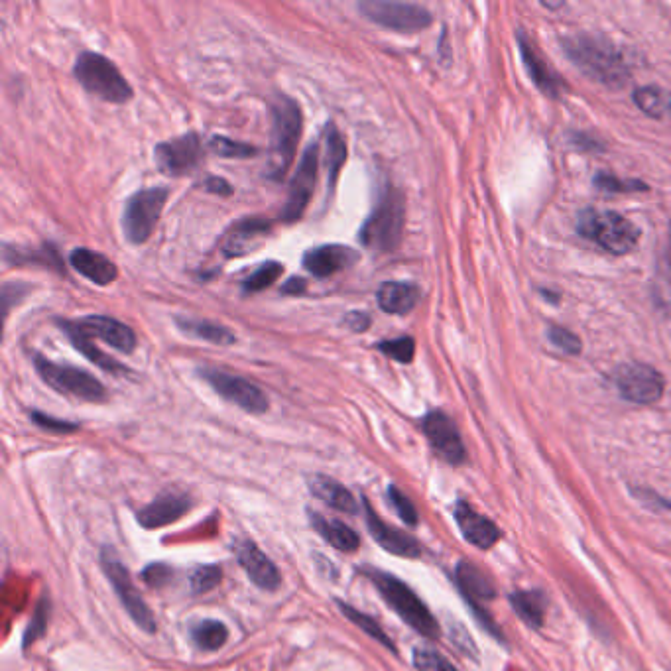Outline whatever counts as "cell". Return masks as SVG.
<instances>
[{"label": "cell", "mask_w": 671, "mask_h": 671, "mask_svg": "<svg viewBox=\"0 0 671 671\" xmlns=\"http://www.w3.org/2000/svg\"><path fill=\"white\" fill-rule=\"evenodd\" d=\"M561 46L565 56L593 81L607 87H622L628 81L630 67L609 40L577 32L561 38Z\"/></svg>", "instance_id": "obj_1"}, {"label": "cell", "mask_w": 671, "mask_h": 671, "mask_svg": "<svg viewBox=\"0 0 671 671\" xmlns=\"http://www.w3.org/2000/svg\"><path fill=\"white\" fill-rule=\"evenodd\" d=\"M302 124L300 105L288 95H278L272 103V142L266 164V176L270 180L282 182L286 178L298 152Z\"/></svg>", "instance_id": "obj_2"}, {"label": "cell", "mask_w": 671, "mask_h": 671, "mask_svg": "<svg viewBox=\"0 0 671 671\" xmlns=\"http://www.w3.org/2000/svg\"><path fill=\"white\" fill-rule=\"evenodd\" d=\"M366 577L376 587L384 603L394 610L408 626H412L416 632H420L426 638H437L439 636V624L435 616L429 612L424 601L398 577L378 571V569H365Z\"/></svg>", "instance_id": "obj_3"}, {"label": "cell", "mask_w": 671, "mask_h": 671, "mask_svg": "<svg viewBox=\"0 0 671 671\" xmlns=\"http://www.w3.org/2000/svg\"><path fill=\"white\" fill-rule=\"evenodd\" d=\"M406 221L404 195L396 187H386L378 197L374 211L361 229V243L374 252H394L402 241Z\"/></svg>", "instance_id": "obj_4"}, {"label": "cell", "mask_w": 671, "mask_h": 671, "mask_svg": "<svg viewBox=\"0 0 671 671\" xmlns=\"http://www.w3.org/2000/svg\"><path fill=\"white\" fill-rule=\"evenodd\" d=\"M577 231L583 239L610 254H628L640 241V229L614 211L585 209L577 217Z\"/></svg>", "instance_id": "obj_5"}, {"label": "cell", "mask_w": 671, "mask_h": 671, "mask_svg": "<svg viewBox=\"0 0 671 671\" xmlns=\"http://www.w3.org/2000/svg\"><path fill=\"white\" fill-rule=\"evenodd\" d=\"M73 75L87 93L107 103L122 105L132 99V87L122 77L119 67L101 54L83 52L75 61Z\"/></svg>", "instance_id": "obj_6"}, {"label": "cell", "mask_w": 671, "mask_h": 671, "mask_svg": "<svg viewBox=\"0 0 671 671\" xmlns=\"http://www.w3.org/2000/svg\"><path fill=\"white\" fill-rule=\"evenodd\" d=\"M168 197V187H148L128 197L122 213V231L128 243L144 244L152 237Z\"/></svg>", "instance_id": "obj_7"}, {"label": "cell", "mask_w": 671, "mask_h": 671, "mask_svg": "<svg viewBox=\"0 0 671 671\" xmlns=\"http://www.w3.org/2000/svg\"><path fill=\"white\" fill-rule=\"evenodd\" d=\"M34 368L40 378L54 390L65 396L79 398L83 402H105L107 388L87 370L77 366L58 365L40 353H34Z\"/></svg>", "instance_id": "obj_8"}, {"label": "cell", "mask_w": 671, "mask_h": 671, "mask_svg": "<svg viewBox=\"0 0 671 671\" xmlns=\"http://www.w3.org/2000/svg\"><path fill=\"white\" fill-rule=\"evenodd\" d=\"M197 374L227 402L239 406L244 412L248 414H264L268 410V398L264 396V392L250 380H246L243 376H235L229 374L221 368H213V366H205V368H197Z\"/></svg>", "instance_id": "obj_9"}, {"label": "cell", "mask_w": 671, "mask_h": 671, "mask_svg": "<svg viewBox=\"0 0 671 671\" xmlns=\"http://www.w3.org/2000/svg\"><path fill=\"white\" fill-rule=\"evenodd\" d=\"M101 565L103 571L107 575V579L111 581V585L115 587L119 599H121L122 607L130 614V618L146 632H156V618L154 612L148 609V605L144 603V599L140 597L138 589L134 587L128 569L124 567L119 559V555L111 548L103 549L101 553Z\"/></svg>", "instance_id": "obj_10"}, {"label": "cell", "mask_w": 671, "mask_h": 671, "mask_svg": "<svg viewBox=\"0 0 671 671\" xmlns=\"http://www.w3.org/2000/svg\"><path fill=\"white\" fill-rule=\"evenodd\" d=\"M359 10L370 22L396 30V32H420L431 24V12L410 2H392V0H363Z\"/></svg>", "instance_id": "obj_11"}, {"label": "cell", "mask_w": 671, "mask_h": 671, "mask_svg": "<svg viewBox=\"0 0 671 671\" xmlns=\"http://www.w3.org/2000/svg\"><path fill=\"white\" fill-rule=\"evenodd\" d=\"M614 384L624 400L642 406L658 402L666 388L664 376L656 368L642 363L620 366L614 374Z\"/></svg>", "instance_id": "obj_12"}, {"label": "cell", "mask_w": 671, "mask_h": 671, "mask_svg": "<svg viewBox=\"0 0 671 671\" xmlns=\"http://www.w3.org/2000/svg\"><path fill=\"white\" fill-rule=\"evenodd\" d=\"M154 154L160 172L172 178H182L201 164L203 142L197 132H187L178 138L158 144Z\"/></svg>", "instance_id": "obj_13"}, {"label": "cell", "mask_w": 671, "mask_h": 671, "mask_svg": "<svg viewBox=\"0 0 671 671\" xmlns=\"http://www.w3.org/2000/svg\"><path fill=\"white\" fill-rule=\"evenodd\" d=\"M317 172H319V146L313 142L305 148L300 168L290 183L288 199L280 215L282 221L296 223L304 217L305 209L311 201V195L317 183Z\"/></svg>", "instance_id": "obj_14"}, {"label": "cell", "mask_w": 671, "mask_h": 671, "mask_svg": "<svg viewBox=\"0 0 671 671\" xmlns=\"http://www.w3.org/2000/svg\"><path fill=\"white\" fill-rule=\"evenodd\" d=\"M422 429L426 433L429 445L433 447V451L443 461H447L451 465H461L465 461L467 451H465L461 433L455 426V422L447 414H443L439 410L429 412L426 418L422 420Z\"/></svg>", "instance_id": "obj_15"}, {"label": "cell", "mask_w": 671, "mask_h": 671, "mask_svg": "<svg viewBox=\"0 0 671 671\" xmlns=\"http://www.w3.org/2000/svg\"><path fill=\"white\" fill-rule=\"evenodd\" d=\"M71 323L85 337L99 339V341L111 345L113 349H117L121 353H132L136 349L138 339H136L134 331L128 325H124L119 319H115V317L87 315L83 319H73Z\"/></svg>", "instance_id": "obj_16"}, {"label": "cell", "mask_w": 671, "mask_h": 671, "mask_svg": "<svg viewBox=\"0 0 671 671\" xmlns=\"http://www.w3.org/2000/svg\"><path fill=\"white\" fill-rule=\"evenodd\" d=\"M361 254L345 244H323L307 250L304 254V268L315 278H329L339 274L359 262Z\"/></svg>", "instance_id": "obj_17"}, {"label": "cell", "mask_w": 671, "mask_h": 671, "mask_svg": "<svg viewBox=\"0 0 671 671\" xmlns=\"http://www.w3.org/2000/svg\"><path fill=\"white\" fill-rule=\"evenodd\" d=\"M235 557L239 561V565L246 571V575L250 577V581L264 589V591H276L282 585V577L278 567L274 565V561L258 548L254 542L248 540H241L235 544Z\"/></svg>", "instance_id": "obj_18"}, {"label": "cell", "mask_w": 671, "mask_h": 671, "mask_svg": "<svg viewBox=\"0 0 671 671\" xmlns=\"http://www.w3.org/2000/svg\"><path fill=\"white\" fill-rule=\"evenodd\" d=\"M363 508H365V520L366 528L370 532V536L374 538V542L386 551L394 553V555H400V557H408V559H414V557H420L422 553V548L418 544V540H414L410 534L402 532V530H396L392 526H388L374 510L372 506L366 502L363 498Z\"/></svg>", "instance_id": "obj_19"}, {"label": "cell", "mask_w": 671, "mask_h": 671, "mask_svg": "<svg viewBox=\"0 0 671 671\" xmlns=\"http://www.w3.org/2000/svg\"><path fill=\"white\" fill-rule=\"evenodd\" d=\"M189 508H191V498L187 494L170 490L154 498L148 506H144L138 512L136 520L142 528L156 530V528H164V526L178 522Z\"/></svg>", "instance_id": "obj_20"}, {"label": "cell", "mask_w": 671, "mask_h": 671, "mask_svg": "<svg viewBox=\"0 0 671 671\" xmlns=\"http://www.w3.org/2000/svg\"><path fill=\"white\" fill-rule=\"evenodd\" d=\"M272 225L266 219H243L231 225L221 241V252L227 258H241L256 250L268 239Z\"/></svg>", "instance_id": "obj_21"}, {"label": "cell", "mask_w": 671, "mask_h": 671, "mask_svg": "<svg viewBox=\"0 0 671 671\" xmlns=\"http://www.w3.org/2000/svg\"><path fill=\"white\" fill-rule=\"evenodd\" d=\"M453 516H455V522H457L463 538L471 546L488 549L498 542V538H500L498 526L492 520H488L487 516L477 512L469 502H465V500L457 502L455 508H453Z\"/></svg>", "instance_id": "obj_22"}, {"label": "cell", "mask_w": 671, "mask_h": 671, "mask_svg": "<svg viewBox=\"0 0 671 671\" xmlns=\"http://www.w3.org/2000/svg\"><path fill=\"white\" fill-rule=\"evenodd\" d=\"M69 264L77 274H81L95 286H109L119 278L117 264L105 254L89 248H75L69 254Z\"/></svg>", "instance_id": "obj_23"}, {"label": "cell", "mask_w": 671, "mask_h": 671, "mask_svg": "<svg viewBox=\"0 0 671 671\" xmlns=\"http://www.w3.org/2000/svg\"><path fill=\"white\" fill-rule=\"evenodd\" d=\"M422 298V290L412 282H384L376 292V302L384 313L406 315Z\"/></svg>", "instance_id": "obj_24"}, {"label": "cell", "mask_w": 671, "mask_h": 671, "mask_svg": "<svg viewBox=\"0 0 671 671\" xmlns=\"http://www.w3.org/2000/svg\"><path fill=\"white\" fill-rule=\"evenodd\" d=\"M309 490L315 498H319L323 504H327L333 510L347 512V514H359V502L351 494V490L343 487L339 481L323 475H315L309 479Z\"/></svg>", "instance_id": "obj_25"}, {"label": "cell", "mask_w": 671, "mask_h": 671, "mask_svg": "<svg viewBox=\"0 0 671 671\" xmlns=\"http://www.w3.org/2000/svg\"><path fill=\"white\" fill-rule=\"evenodd\" d=\"M455 577H457L459 589H461L463 597L469 601L471 609H481L479 607L481 603L494 599V595H496L494 585L490 583L487 575L481 569H477L475 565L461 561L457 565Z\"/></svg>", "instance_id": "obj_26"}, {"label": "cell", "mask_w": 671, "mask_h": 671, "mask_svg": "<svg viewBox=\"0 0 671 671\" xmlns=\"http://www.w3.org/2000/svg\"><path fill=\"white\" fill-rule=\"evenodd\" d=\"M309 522L313 526V530L325 540L329 542L331 546L339 551H357L359 546H361V538L359 534L349 528L347 524H343L341 520H333V518H327L323 514H317V512H309Z\"/></svg>", "instance_id": "obj_27"}, {"label": "cell", "mask_w": 671, "mask_h": 671, "mask_svg": "<svg viewBox=\"0 0 671 671\" xmlns=\"http://www.w3.org/2000/svg\"><path fill=\"white\" fill-rule=\"evenodd\" d=\"M518 42H520V54L524 58L532 81L540 87V91L548 93L549 97H559V81L555 73L549 69L548 61L536 52V46L524 32L518 34Z\"/></svg>", "instance_id": "obj_28"}, {"label": "cell", "mask_w": 671, "mask_h": 671, "mask_svg": "<svg viewBox=\"0 0 671 671\" xmlns=\"http://www.w3.org/2000/svg\"><path fill=\"white\" fill-rule=\"evenodd\" d=\"M58 325H60L61 331L67 335V339L71 341V345H73L85 359H89L93 365L99 366V368L105 370V372L119 374V376H124V374L128 372V370H126L121 363H117L111 355L103 353V351L93 343V339H89V337H85L81 331H77L69 319H63V321L58 319Z\"/></svg>", "instance_id": "obj_29"}, {"label": "cell", "mask_w": 671, "mask_h": 671, "mask_svg": "<svg viewBox=\"0 0 671 671\" xmlns=\"http://www.w3.org/2000/svg\"><path fill=\"white\" fill-rule=\"evenodd\" d=\"M4 262L10 266H42L56 272H63V262L54 244H44L42 248H22L4 244Z\"/></svg>", "instance_id": "obj_30"}, {"label": "cell", "mask_w": 671, "mask_h": 671, "mask_svg": "<svg viewBox=\"0 0 671 671\" xmlns=\"http://www.w3.org/2000/svg\"><path fill=\"white\" fill-rule=\"evenodd\" d=\"M176 325L182 329L185 335L189 337H195V339H201L205 343H211V345H217V347H229L237 341L235 333L225 327V325H219L215 321H207V319H191V317H178L176 319Z\"/></svg>", "instance_id": "obj_31"}, {"label": "cell", "mask_w": 671, "mask_h": 671, "mask_svg": "<svg viewBox=\"0 0 671 671\" xmlns=\"http://www.w3.org/2000/svg\"><path fill=\"white\" fill-rule=\"evenodd\" d=\"M323 142H325V166H327V178H329V189L335 187L339 180L341 168L347 162V144L343 134L337 130L333 122L325 126L323 132Z\"/></svg>", "instance_id": "obj_32"}, {"label": "cell", "mask_w": 671, "mask_h": 671, "mask_svg": "<svg viewBox=\"0 0 671 671\" xmlns=\"http://www.w3.org/2000/svg\"><path fill=\"white\" fill-rule=\"evenodd\" d=\"M516 614L532 628H540L546 620L548 601L542 591H518L510 597Z\"/></svg>", "instance_id": "obj_33"}, {"label": "cell", "mask_w": 671, "mask_h": 671, "mask_svg": "<svg viewBox=\"0 0 671 671\" xmlns=\"http://www.w3.org/2000/svg\"><path fill=\"white\" fill-rule=\"evenodd\" d=\"M193 644L205 652H217L227 644L229 628L221 620H199L189 630Z\"/></svg>", "instance_id": "obj_34"}, {"label": "cell", "mask_w": 671, "mask_h": 671, "mask_svg": "<svg viewBox=\"0 0 671 671\" xmlns=\"http://www.w3.org/2000/svg\"><path fill=\"white\" fill-rule=\"evenodd\" d=\"M636 107L654 119H670L671 121V93L662 87H640L634 93Z\"/></svg>", "instance_id": "obj_35"}, {"label": "cell", "mask_w": 671, "mask_h": 671, "mask_svg": "<svg viewBox=\"0 0 671 671\" xmlns=\"http://www.w3.org/2000/svg\"><path fill=\"white\" fill-rule=\"evenodd\" d=\"M339 609H341V612H343L355 626H359L363 632H366L370 638L378 640L382 646H386V648L392 650V652L396 650L394 644H392V640L388 638V634L380 628V624H378L374 618H370L365 612H361V610H357L355 607L347 605V603H341V601H339Z\"/></svg>", "instance_id": "obj_36"}, {"label": "cell", "mask_w": 671, "mask_h": 671, "mask_svg": "<svg viewBox=\"0 0 671 671\" xmlns=\"http://www.w3.org/2000/svg\"><path fill=\"white\" fill-rule=\"evenodd\" d=\"M284 274V266L276 260L264 262L256 272H252L243 282V290L246 294H256L262 292L266 288H270L272 284H276L280 280V276Z\"/></svg>", "instance_id": "obj_37"}, {"label": "cell", "mask_w": 671, "mask_h": 671, "mask_svg": "<svg viewBox=\"0 0 671 671\" xmlns=\"http://www.w3.org/2000/svg\"><path fill=\"white\" fill-rule=\"evenodd\" d=\"M376 349L380 353H384L386 357L402 363V365H410L414 361L416 355V341L408 335L398 337V339H390V341H382L376 345Z\"/></svg>", "instance_id": "obj_38"}, {"label": "cell", "mask_w": 671, "mask_h": 671, "mask_svg": "<svg viewBox=\"0 0 671 671\" xmlns=\"http://www.w3.org/2000/svg\"><path fill=\"white\" fill-rule=\"evenodd\" d=\"M223 579V571L219 565H197L191 575H189V583H191V591L195 595L207 593L211 589H215Z\"/></svg>", "instance_id": "obj_39"}, {"label": "cell", "mask_w": 671, "mask_h": 671, "mask_svg": "<svg viewBox=\"0 0 671 671\" xmlns=\"http://www.w3.org/2000/svg\"><path fill=\"white\" fill-rule=\"evenodd\" d=\"M209 148H211V152H215L221 158H250V156L258 154V148H254L250 144H244V142H235V140H231L227 136H219V134H215L209 140Z\"/></svg>", "instance_id": "obj_40"}, {"label": "cell", "mask_w": 671, "mask_h": 671, "mask_svg": "<svg viewBox=\"0 0 671 671\" xmlns=\"http://www.w3.org/2000/svg\"><path fill=\"white\" fill-rule=\"evenodd\" d=\"M414 666L420 671H457L445 656H441L431 648L414 650Z\"/></svg>", "instance_id": "obj_41"}, {"label": "cell", "mask_w": 671, "mask_h": 671, "mask_svg": "<svg viewBox=\"0 0 671 671\" xmlns=\"http://www.w3.org/2000/svg\"><path fill=\"white\" fill-rule=\"evenodd\" d=\"M388 500L396 508L398 516L408 526H416L418 524V510H416V506H414V502L400 488L388 487Z\"/></svg>", "instance_id": "obj_42"}, {"label": "cell", "mask_w": 671, "mask_h": 671, "mask_svg": "<svg viewBox=\"0 0 671 671\" xmlns=\"http://www.w3.org/2000/svg\"><path fill=\"white\" fill-rule=\"evenodd\" d=\"M548 337L549 341L553 343V347H557L559 351H563L567 355H577L581 351L579 337L573 335L571 331L563 329V327H551Z\"/></svg>", "instance_id": "obj_43"}, {"label": "cell", "mask_w": 671, "mask_h": 671, "mask_svg": "<svg viewBox=\"0 0 671 671\" xmlns=\"http://www.w3.org/2000/svg\"><path fill=\"white\" fill-rule=\"evenodd\" d=\"M48 616H50V603L46 605V601H42L38 605L36 612H34L30 628L24 634V646H30L32 642H36L46 632V628H48Z\"/></svg>", "instance_id": "obj_44"}, {"label": "cell", "mask_w": 671, "mask_h": 671, "mask_svg": "<svg viewBox=\"0 0 671 671\" xmlns=\"http://www.w3.org/2000/svg\"><path fill=\"white\" fill-rule=\"evenodd\" d=\"M28 292H30V286H26L24 282H6L2 286V315L8 317L12 305L22 302Z\"/></svg>", "instance_id": "obj_45"}, {"label": "cell", "mask_w": 671, "mask_h": 671, "mask_svg": "<svg viewBox=\"0 0 671 671\" xmlns=\"http://www.w3.org/2000/svg\"><path fill=\"white\" fill-rule=\"evenodd\" d=\"M172 575H174V571L166 563H152L142 571V579L146 581V585H150L154 589L164 587L172 579Z\"/></svg>", "instance_id": "obj_46"}, {"label": "cell", "mask_w": 671, "mask_h": 671, "mask_svg": "<svg viewBox=\"0 0 671 671\" xmlns=\"http://www.w3.org/2000/svg\"><path fill=\"white\" fill-rule=\"evenodd\" d=\"M30 420L42 429H48V431H54V433H71V431H77L79 429V424H73V422H65V420H56L52 416H46L38 410H32L30 412Z\"/></svg>", "instance_id": "obj_47"}, {"label": "cell", "mask_w": 671, "mask_h": 671, "mask_svg": "<svg viewBox=\"0 0 671 671\" xmlns=\"http://www.w3.org/2000/svg\"><path fill=\"white\" fill-rule=\"evenodd\" d=\"M595 185H599L601 189H607V191H646V185L640 182H624V180H616L612 178L609 174H601L597 180H595Z\"/></svg>", "instance_id": "obj_48"}, {"label": "cell", "mask_w": 671, "mask_h": 671, "mask_svg": "<svg viewBox=\"0 0 671 671\" xmlns=\"http://www.w3.org/2000/svg\"><path fill=\"white\" fill-rule=\"evenodd\" d=\"M345 325L349 329H353L355 333H363L370 327V317H368V313H363V311H351L345 317Z\"/></svg>", "instance_id": "obj_49"}, {"label": "cell", "mask_w": 671, "mask_h": 671, "mask_svg": "<svg viewBox=\"0 0 671 671\" xmlns=\"http://www.w3.org/2000/svg\"><path fill=\"white\" fill-rule=\"evenodd\" d=\"M205 189L211 191V193H217V195H223V197H229L233 195V185L221 178H207L205 180Z\"/></svg>", "instance_id": "obj_50"}, {"label": "cell", "mask_w": 671, "mask_h": 671, "mask_svg": "<svg viewBox=\"0 0 671 671\" xmlns=\"http://www.w3.org/2000/svg\"><path fill=\"white\" fill-rule=\"evenodd\" d=\"M305 290H307V284H305L304 278H290L288 280V284H284V288H282V294L284 296H300V294H304Z\"/></svg>", "instance_id": "obj_51"}, {"label": "cell", "mask_w": 671, "mask_h": 671, "mask_svg": "<svg viewBox=\"0 0 671 671\" xmlns=\"http://www.w3.org/2000/svg\"><path fill=\"white\" fill-rule=\"evenodd\" d=\"M668 264H670V270H671V239H670V246H668Z\"/></svg>", "instance_id": "obj_52"}]
</instances>
